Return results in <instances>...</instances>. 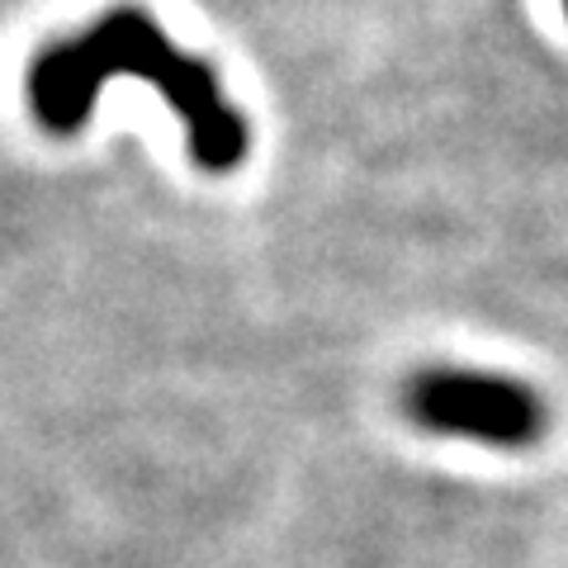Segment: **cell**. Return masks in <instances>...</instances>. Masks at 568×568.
<instances>
[{
	"mask_svg": "<svg viewBox=\"0 0 568 568\" xmlns=\"http://www.w3.org/2000/svg\"><path fill=\"white\" fill-rule=\"evenodd\" d=\"M110 77L156 85L185 123L190 156L204 171H233L246 156V119L223 100L213 67L175 48L142 10H110L77 39L43 48L29 67V110L48 133H77Z\"/></svg>",
	"mask_w": 568,
	"mask_h": 568,
	"instance_id": "obj_1",
	"label": "cell"
},
{
	"mask_svg": "<svg viewBox=\"0 0 568 568\" xmlns=\"http://www.w3.org/2000/svg\"><path fill=\"white\" fill-rule=\"evenodd\" d=\"M564 14H568V0H564Z\"/></svg>",
	"mask_w": 568,
	"mask_h": 568,
	"instance_id": "obj_3",
	"label": "cell"
},
{
	"mask_svg": "<svg viewBox=\"0 0 568 568\" xmlns=\"http://www.w3.org/2000/svg\"><path fill=\"white\" fill-rule=\"evenodd\" d=\"M403 407L436 436L526 450L545 436V398L530 384L488 369H422L403 388Z\"/></svg>",
	"mask_w": 568,
	"mask_h": 568,
	"instance_id": "obj_2",
	"label": "cell"
}]
</instances>
